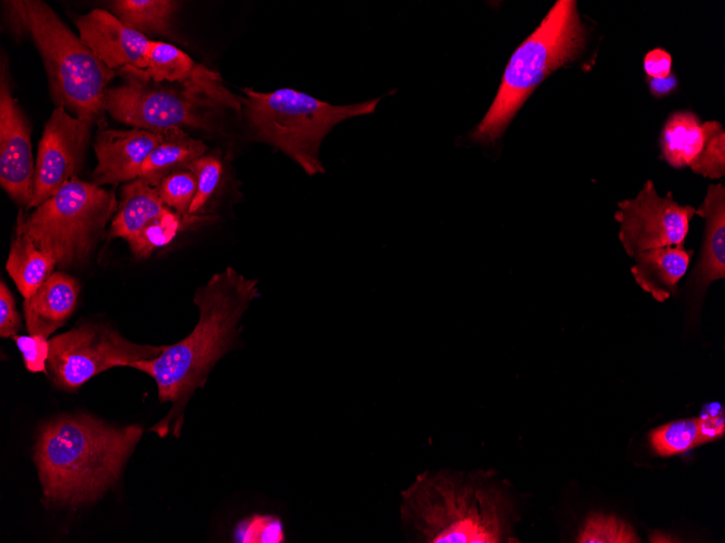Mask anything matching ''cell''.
I'll return each instance as SVG.
<instances>
[{
    "mask_svg": "<svg viewBox=\"0 0 725 543\" xmlns=\"http://www.w3.org/2000/svg\"><path fill=\"white\" fill-rule=\"evenodd\" d=\"M258 296L257 280L227 267L196 289L193 301L199 321L186 338L165 346L156 358L128 364L151 376L160 400L171 403L169 413L152 428L161 437L169 431L179 437L187 402L206 383L217 361L233 348L240 321Z\"/></svg>",
    "mask_w": 725,
    "mask_h": 543,
    "instance_id": "1",
    "label": "cell"
},
{
    "mask_svg": "<svg viewBox=\"0 0 725 543\" xmlns=\"http://www.w3.org/2000/svg\"><path fill=\"white\" fill-rule=\"evenodd\" d=\"M400 494L402 523L417 542H512L511 500L486 473L425 470Z\"/></svg>",
    "mask_w": 725,
    "mask_h": 543,
    "instance_id": "2",
    "label": "cell"
},
{
    "mask_svg": "<svg viewBox=\"0 0 725 543\" xmlns=\"http://www.w3.org/2000/svg\"><path fill=\"white\" fill-rule=\"evenodd\" d=\"M142 428L104 424L89 415H64L47 423L35 447L43 497L78 505L98 499L119 477Z\"/></svg>",
    "mask_w": 725,
    "mask_h": 543,
    "instance_id": "3",
    "label": "cell"
},
{
    "mask_svg": "<svg viewBox=\"0 0 725 543\" xmlns=\"http://www.w3.org/2000/svg\"><path fill=\"white\" fill-rule=\"evenodd\" d=\"M3 3L14 33L29 35L35 42L58 106L92 122L101 117L109 82L117 72L100 61L46 2Z\"/></svg>",
    "mask_w": 725,
    "mask_h": 543,
    "instance_id": "4",
    "label": "cell"
},
{
    "mask_svg": "<svg viewBox=\"0 0 725 543\" xmlns=\"http://www.w3.org/2000/svg\"><path fill=\"white\" fill-rule=\"evenodd\" d=\"M585 28L574 0H558L538 27L514 50L497 94L471 133L475 142L499 139L533 91L583 51Z\"/></svg>",
    "mask_w": 725,
    "mask_h": 543,
    "instance_id": "5",
    "label": "cell"
},
{
    "mask_svg": "<svg viewBox=\"0 0 725 543\" xmlns=\"http://www.w3.org/2000/svg\"><path fill=\"white\" fill-rule=\"evenodd\" d=\"M246 115L257 137L281 150L309 174L322 173V139L340 121L371 114L380 98L332 105L307 93L282 88L272 92L243 89Z\"/></svg>",
    "mask_w": 725,
    "mask_h": 543,
    "instance_id": "6",
    "label": "cell"
},
{
    "mask_svg": "<svg viewBox=\"0 0 725 543\" xmlns=\"http://www.w3.org/2000/svg\"><path fill=\"white\" fill-rule=\"evenodd\" d=\"M117 207L115 195L77 177L33 212L18 214L15 233L28 237L61 268L84 260Z\"/></svg>",
    "mask_w": 725,
    "mask_h": 543,
    "instance_id": "7",
    "label": "cell"
},
{
    "mask_svg": "<svg viewBox=\"0 0 725 543\" xmlns=\"http://www.w3.org/2000/svg\"><path fill=\"white\" fill-rule=\"evenodd\" d=\"M47 366L54 385L75 390L99 373L115 366L156 358L165 346L140 345L117 331L86 322L49 340Z\"/></svg>",
    "mask_w": 725,
    "mask_h": 543,
    "instance_id": "8",
    "label": "cell"
},
{
    "mask_svg": "<svg viewBox=\"0 0 725 543\" xmlns=\"http://www.w3.org/2000/svg\"><path fill=\"white\" fill-rule=\"evenodd\" d=\"M217 103L188 89L174 90L152 86L126 74L125 82L107 89L104 111L133 128L161 132L170 128L209 129L205 107Z\"/></svg>",
    "mask_w": 725,
    "mask_h": 543,
    "instance_id": "9",
    "label": "cell"
},
{
    "mask_svg": "<svg viewBox=\"0 0 725 543\" xmlns=\"http://www.w3.org/2000/svg\"><path fill=\"white\" fill-rule=\"evenodd\" d=\"M696 208L679 205L669 192L660 196L647 180L637 196L618 203L619 240L629 257L664 246H684Z\"/></svg>",
    "mask_w": 725,
    "mask_h": 543,
    "instance_id": "10",
    "label": "cell"
},
{
    "mask_svg": "<svg viewBox=\"0 0 725 543\" xmlns=\"http://www.w3.org/2000/svg\"><path fill=\"white\" fill-rule=\"evenodd\" d=\"M92 121L72 116L58 106L48 119L38 144L31 207L52 196L79 172Z\"/></svg>",
    "mask_w": 725,
    "mask_h": 543,
    "instance_id": "11",
    "label": "cell"
},
{
    "mask_svg": "<svg viewBox=\"0 0 725 543\" xmlns=\"http://www.w3.org/2000/svg\"><path fill=\"white\" fill-rule=\"evenodd\" d=\"M30 127L11 93L8 76L1 68L0 82V184L18 204L30 208L34 192Z\"/></svg>",
    "mask_w": 725,
    "mask_h": 543,
    "instance_id": "12",
    "label": "cell"
},
{
    "mask_svg": "<svg viewBox=\"0 0 725 543\" xmlns=\"http://www.w3.org/2000/svg\"><path fill=\"white\" fill-rule=\"evenodd\" d=\"M120 72L143 80L179 82L182 88L194 91L217 104L240 109L237 99L221 85L217 73L196 64L187 53L177 47L150 41L147 53V67L143 70L126 68Z\"/></svg>",
    "mask_w": 725,
    "mask_h": 543,
    "instance_id": "13",
    "label": "cell"
},
{
    "mask_svg": "<svg viewBox=\"0 0 725 543\" xmlns=\"http://www.w3.org/2000/svg\"><path fill=\"white\" fill-rule=\"evenodd\" d=\"M81 41L109 68L143 70L150 44L143 34L129 28L114 14L94 9L75 21Z\"/></svg>",
    "mask_w": 725,
    "mask_h": 543,
    "instance_id": "14",
    "label": "cell"
},
{
    "mask_svg": "<svg viewBox=\"0 0 725 543\" xmlns=\"http://www.w3.org/2000/svg\"><path fill=\"white\" fill-rule=\"evenodd\" d=\"M162 139L163 131L100 130L94 143L98 165L93 183L117 184L138 179L144 160Z\"/></svg>",
    "mask_w": 725,
    "mask_h": 543,
    "instance_id": "15",
    "label": "cell"
},
{
    "mask_svg": "<svg viewBox=\"0 0 725 543\" xmlns=\"http://www.w3.org/2000/svg\"><path fill=\"white\" fill-rule=\"evenodd\" d=\"M696 215L705 220L699 259L691 272L689 284L699 297L717 280L725 276V188L710 184Z\"/></svg>",
    "mask_w": 725,
    "mask_h": 543,
    "instance_id": "16",
    "label": "cell"
},
{
    "mask_svg": "<svg viewBox=\"0 0 725 543\" xmlns=\"http://www.w3.org/2000/svg\"><path fill=\"white\" fill-rule=\"evenodd\" d=\"M79 295V284L71 275L53 272L28 298L23 309L29 335L48 338L74 312Z\"/></svg>",
    "mask_w": 725,
    "mask_h": 543,
    "instance_id": "17",
    "label": "cell"
},
{
    "mask_svg": "<svg viewBox=\"0 0 725 543\" xmlns=\"http://www.w3.org/2000/svg\"><path fill=\"white\" fill-rule=\"evenodd\" d=\"M694 250L664 246L637 254L631 272L636 283L656 300L669 299L688 270Z\"/></svg>",
    "mask_w": 725,
    "mask_h": 543,
    "instance_id": "18",
    "label": "cell"
},
{
    "mask_svg": "<svg viewBox=\"0 0 725 543\" xmlns=\"http://www.w3.org/2000/svg\"><path fill=\"white\" fill-rule=\"evenodd\" d=\"M154 186L142 179L132 180L122 189L118 211L113 219L110 236L124 238L129 245L168 211Z\"/></svg>",
    "mask_w": 725,
    "mask_h": 543,
    "instance_id": "19",
    "label": "cell"
},
{
    "mask_svg": "<svg viewBox=\"0 0 725 543\" xmlns=\"http://www.w3.org/2000/svg\"><path fill=\"white\" fill-rule=\"evenodd\" d=\"M721 128L722 125L715 120L700 122L691 112L673 113L661 134L660 145L665 161L674 168L689 167L708 139Z\"/></svg>",
    "mask_w": 725,
    "mask_h": 543,
    "instance_id": "20",
    "label": "cell"
},
{
    "mask_svg": "<svg viewBox=\"0 0 725 543\" xmlns=\"http://www.w3.org/2000/svg\"><path fill=\"white\" fill-rule=\"evenodd\" d=\"M205 151L206 145L201 140L191 138L181 128L164 130L162 141L144 160L139 178L156 188L167 176L203 156Z\"/></svg>",
    "mask_w": 725,
    "mask_h": 543,
    "instance_id": "21",
    "label": "cell"
},
{
    "mask_svg": "<svg viewBox=\"0 0 725 543\" xmlns=\"http://www.w3.org/2000/svg\"><path fill=\"white\" fill-rule=\"evenodd\" d=\"M55 260L28 237L15 233L5 269L24 298L30 297L53 273Z\"/></svg>",
    "mask_w": 725,
    "mask_h": 543,
    "instance_id": "22",
    "label": "cell"
},
{
    "mask_svg": "<svg viewBox=\"0 0 725 543\" xmlns=\"http://www.w3.org/2000/svg\"><path fill=\"white\" fill-rule=\"evenodd\" d=\"M171 0H116L111 2L114 15L141 34L168 35L170 20L178 8Z\"/></svg>",
    "mask_w": 725,
    "mask_h": 543,
    "instance_id": "23",
    "label": "cell"
},
{
    "mask_svg": "<svg viewBox=\"0 0 725 543\" xmlns=\"http://www.w3.org/2000/svg\"><path fill=\"white\" fill-rule=\"evenodd\" d=\"M650 440L656 452L662 456L681 454L700 444L698 418L671 422L654 429Z\"/></svg>",
    "mask_w": 725,
    "mask_h": 543,
    "instance_id": "24",
    "label": "cell"
},
{
    "mask_svg": "<svg viewBox=\"0 0 725 543\" xmlns=\"http://www.w3.org/2000/svg\"><path fill=\"white\" fill-rule=\"evenodd\" d=\"M155 189L166 207L180 216H189V208L196 193V178L192 171H176Z\"/></svg>",
    "mask_w": 725,
    "mask_h": 543,
    "instance_id": "25",
    "label": "cell"
},
{
    "mask_svg": "<svg viewBox=\"0 0 725 543\" xmlns=\"http://www.w3.org/2000/svg\"><path fill=\"white\" fill-rule=\"evenodd\" d=\"M193 217L194 215L180 216L170 210L164 217L148 227L129 246L137 257H148L155 248L165 246L173 241L181 229L183 220Z\"/></svg>",
    "mask_w": 725,
    "mask_h": 543,
    "instance_id": "26",
    "label": "cell"
},
{
    "mask_svg": "<svg viewBox=\"0 0 725 543\" xmlns=\"http://www.w3.org/2000/svg\"><path fill=\"white\" fill-rule=\"evenodd\" d=\"M196 178V193L189 208V215L198 214L214 193L222 172L221 161L211 155L194 159L188 167Z\"/></svg>",
    "mask_w": 725,
    "mask_h": 543,
    "instance_id": "27",
    "label": "cell"
},
{
    "mask_svg": "<svg viewBox=\"0 0 725 543\" xmlns=\"http://www.w3.org/2000/svg\"><path fill=\"white\" fill-rule=\"evenodd\" d=\"M234 540L242 543H281L285 535L280 518L255 514L238 525Z\"/></svg>",
    "mask_w": 725,
    "mask_h": 543,
    "instance_id": "28",
    "label": "cell"
},
{
    "mask_svg": "<svg viewBox=\"0 0 725 543\" xmlns=\"http://www.w3.org/2000/svg\"><path fill=\"white\" fill-rule=\"evenodd\" d=\"M577 542H638L634 531L614 517L594 516L587 520Z\"/></svg>",
    "mask_w": 725,
    "mask_h": 543,
    "instance_id": "29",
    "label": "cell"
},
{
    "mask_svg": "<svg viewBox=\"0 0 725 543\" xmlns=\"http://www.w3.org/2000/svg\"><path fill=\"white\" fill-rule=\"evenodd\" d=\"M697 174L710 179H720L725 174V132L723 128L714 132L707 141L699 156L689 165Z\"/></svg>",
    "mask_w": 725,
    "mask_h": 543,
    "instance_id": "30",
    "label": "cell"
},
{
    "mask_svg": "<svg viewBox=\"0 0 725 543\" xmlns=\"http://www.w3.org/2000/svg\"><path fill=\"white\" fill-rule=\"evenodd\" d=\"M13 338L23 355L26 369L34 373H46L50 350L49 340L40 335H15Z\"/></svg>",
    "mask_w": 725,
    "mask_h": 543,
    "instance_id": "31",
    "label": "cell"
},
{
    "mask_svg": "<svg viewBox=\"0 0 725 543\" xmlns=\"http://www.w3.org/2000/svg\"><path fill=\"white\" fill-rule=\"evenodd\" d=\"M22 326L16 305L9 287L1 281L0 283V336H15Z\"/></svg>",
    "mask_w": 725,
    "mask_h": 543,
    "instance_id": "32",
    "label": "cell"
},
{
    "mask_svg": "<svg viewBox=\"0 0 725 543\" xmlns=\"http://www.w3.org/2000/svg\"><path fill=\"white\" fill-rule=\"evenodd\" d=\"M698 419L700 444L724 435V409L720 403L707 404Z\"/></svg>",
    "mask_w": 725,
    "mask_h": 543,
    "instance_id": "33",
    "label": "cell"
},
{
    "mask_svg": "<svg viewBox=\"0 0 725 543\" xmlns=\"http://www.w3.org/2000/svg\"><path fill=\"white\" fill-rule=\"evenodd\" d=\"M644 69L648 78L669 76L672 73L671 54L661 48L650 50L644 57Z\"/></svg>",
    "mask_w": 725,
    "mask_h": 543,
    "instance_id": "34",
    "label": "cell"
},
{
    "mask_svg": "<svg viewBox=\"0 0 725 543\" xmlns=\"http://www.w3.org/2000/svg\"><path fill=\"white\" fill-rule=\"evenodd\" d=\"M647 81L651 94L656 98H662L670 94L678 85L677 77L673 73L664 78H648Z\"/></svg>",
    "mask_w": 725,
    "mask_h": 543,
    "instance_id": "35",
    "label": "cell"
}]
</instances>
